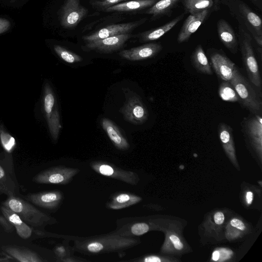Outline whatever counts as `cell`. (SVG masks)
<instances>
[{"mask_svg": "<svg viewBox=\"0 0 262 262\" xmlns=\"http://www.w3.org/2000/svg\"><path fill=\"white\" fill-rule=\"evenodd\" d=\"M74 251L87 255L120 253L140 243L137 237L125 236L112 232L88 237L72 236Z\"/></svg>", "mask_w": 262, "mask_h": 262, "instance_id": "obj_1", "label": "cell"}, {"mask_svg": "<svg viewBox=\"0 0 262 262\" xmlns=\"http://www.w3.org/2000/svg\"><path fill=\"white\" fill-rule=\"evenodd\" d=\"M77 168L59 165L45 169L36 175L33 181L39 184L67 185L79 172Z\"/></svg>", "mask_w": 262, "mask_h": 262, "instance_id": "obj_6", "label": "cell"}, {"mask_svg": "<svg viewBox=\"0 0 262 262\" xmlns=\"http://www.w3.org/2000/svg\"><path fill=\"white\" fill-rule=\"evenodd\" d=\"M180 0H160L156 2L146 12L153 17L167 15Z\"/></svg>", "mask_w": 262, "mask_h": 262, "instance_id": "obj_28", "label": "cell"}, {"mask_svg": "<svg viewBox=\"0 0 262 262\" xmlns=\"http://www.w3.org/2000/svg\"><path fill=\"white\" fill-rule=\"evenodd\" d=\"M170 239L174 245V247L177 250H181L183 248V245L178 237L174 235H171L169 237Z\"/></svg>", "mask_w": 262, "mask_h": 262, "instance_id": "obj_36", "label": "cell"}, {"mask_svg": "<svg viewBox=\"0 0 262 262\" xmlns=\"http://www.w3.org/2000/svg\"><path fill=\"white\" fill-rule=\"evenodd\" d=\"M185 10L190 14H196L209 10L213 5L212 0H183Z\"/></svg>", "mask_w": 262, "mask_h": 262, "instance_id": "obj_29", "label": "cell"}, {"mask_svg": "<svg viewBox=\"0 0 262 262\" xmlns=\"http://www.w3.org/2000/svg\"><path fill=\"white\" fill-rule=\"evenodd\" d=\"M253 194L251 191H248L246 193V200L248 204H251L253 201Z\"/></svg>", "mask_w": 262, "mask_h": 262, "instance_id": "obj_39", "label": "cell"}, {"mask_svg": "<svg viewBox=\"0 0 262 262\" xmlns=\"http://www.w3.org/2000/svg\"><path fill=\"white\" fill-rule=\"evenodd\" d=\"M70 241L69 239H64L62 243L55 247L53 252L56 257V261L66 262L68 258L74 256L75 251L73 247L69 244Z\"/></svg>", "mask_w": 262, "mask_h": 262, "instance_id": "obj_31", "label": "cell"}, {"mask_svg": "<svg viewBox=\"0 0 262 262\" xmlns=\"http://www.w3.org/2000/svg\"><path fill=\"white\" fill-rule=\"evenodd\" d=\"M146 20L147 18H143L133 22L113 24L104 27L89 35L84 36L82 38L84 41L88 43L109 37L129 33Z\"/></svg>", "mask_w": 262, "mask_h": 262, "instance_id": "obj_12", "label": "cell"}, {"mask_svg": "<svg viewBox=\"0 0 262 262\" xmlns=\"http://www.w3.org/2000/svg\"><path fill=\"white\" fill-rule=\"evenodd\" d=\"M132 36L130 33L122 34L88 42L83 50L100 53H111L120 49Z\"/></svg>", "mask_w": 262, "mask_h": 262, "instance_id": "obj_14", "label": "cell"}, {"mask_svg": "<svg viewBox=\"0 0 262 262\" xmlns=\"http://www.w3.org/2000/svg\"><path fill=\"white\" fill-rule=\"evenodd\" d=\"M218 94L221 99L224 101H239V97L230 81L221 80L219 86Z\"/></svg>", "mask_w": 262, "mask_h": 262, "instance_id": "obj_30", "label": "cell"}, {"mask_svg": "<svg viewBox=\"0 0 262 262\" xmlns=\"http://www.w3.org/2000/svg\"><path fill=\"white\" fill-rule=\"evenodd\" d=\"M6 252L17 261L21 262L47 261L35 252L19 247H8L5 249Z\"/></svg>", "mask_w": 262, "mask_h": 262, "instance_id": "obj_25", "label": "cell"}, {"mask_svg": "<svg viewBox=\"0 0 262 262\" xmlns=\"http://www.w3.org/2000/svg\"><path fill=\"white\" fill-rule=\"evenodd\" d=\"M217 31L224 46L232 54H236L238 47V40L233 29L226 20L222 18L219 20Z\"/></svg>", "mask_w": 262, "mask_h": 262, "instance_id": "obj_19", "label": "cell"}, {"mask_svg": "<svg viewBox=\"0 0 262 262\" xmlns=\"http://www.w3.org/2000/svg\"><path fill=\"white\" fill-rule=\"evenodd\" d=\"M53 49L56 54L66 62L74 63L81 62L82 60L80 56L69 51L61 46L55 45Z\"/></svg>", "mask_w": 262, "mask_h": 262, "instance_id": "obj_32", "label": "cell"}, {"mask_svg": "<svg viewBox=\"0 0 262 262\" xmlns=\"http://www.w3.org/2000/svg\"><path fill=\"white\" fill-rule=\"evenodd\" d=\"M18 193V183L12 158H0V195L4 194L8 196H17Z\"/></svg>", "mask_w": 262, "mask_h": 262, "instance_id": "obj_10", "label": "cell"}, {"mask_svg": "<svg viewBox=\"0 0 262 262\" xmlns=\"http://www.w3.org/2000/svg\"><path fill=\"white\" fill-rule=\"evenodd\" d=\"M213 69L217 77L223 81H230L236 67L235 64L224 53L215 52L210 55Z\"/></svg>", "mask_w": 262, "mask_h": 262, "instance_id": "obj_17", "label": "cell"}, {"mask_svg": "<svg viewBox=\"0 0 262 262\" xmlns=\"http://www.w3.org/2000/svg\"><path fill=\"white\" fill-rule=\"evenodd\" d=\"M101 126L113 145L118 149L127 150L130 145L118 127L110 119L103 118Z\"/></svg>", "mask_w": 262, "mask_h": 262, "instance_id": "obj_21", "label": "cell"}, {"mask_svg": "<svg viewBox=\"0 0 262 262\" xmlns=\"http://www.w3.org/2000/svg\"><path fill=\"white\" fill-rule=\"evenodd\" d=\"M209 10H205L196 14H190L184 21L179 33L177 41L181 43L187 41L205 20Z\"/></svg>", "mask_w": 262, "mask_h": 262, "instance_id": "obj_18", "label": "cell"}, {"mask_svg": "<svg viewBox=\"0 0 262 262\" xmlns=\"http://www.w3.org/2000/svg\"><path fill=\"white\" fill-rule=\"evenodd\" d=\"M142 200L141 197L128 192L115 193L106 203V207L112 210H120L134 205Z\"/></svg>", "mask_w": 262, "mask_h": 262, "instance_id": "obj_20", "label": "cell"}, {"mask_svg": "<svg viewBox=\"0 0 262 262\" xmlns=\"http://www.w3.org/2000/svg\"><path fill=\"white\" fill-rule=\"evenodd\" d=\"M191 61L193 67L200 73L212 75L213 72L208 59L201 45H198L191 56Z\"/></svg>", "mask_w": 262, "mask_h": 262, "instance_id": "obj_26", "label": "cell"}, {"mask_svg": "<svg viewBox=\"0 0 262 262\" xmlns=\"http://www.w3.org/2000/svg\"><path fill=\"white\" fill-rule=\"evenodd\" d=\"M11 2H15L16 1H25V0H9Z\"/></svg>", "mask_w": 262, "mask_h": 262, "instance_id": "obj_41", "label": "cell"}, {"mask_svg": "<svg viewBox=\"0 0 262 262\" xmlns=\"http://www.w3.org/2000/svg\"><path fill=\"white\" fill-rule=\"evenodd\" d=\"M25 198L37 206L51 210L57 209L64 199L62 192L59 190L31 193Z\"/></svg>", "mask_w": 262, "mask_h": 262, "instance_id": "obj_15", "label": "cell"}, {"mask_svg": "<svg viewBox=\"0 0 262 262\" xmlns=\"http://www.w3.org/2000/svg\"><path fill=\"white\" fill-rule=\"evenodd\" d=\"M0 142L7 152H11L16 146L15 138L7 133L3 126H0Z\"/></svg>", "mask_w": 262, "mask_h": 262, "instance_id": "obj_33", "label": "cell"}, {"mask_svg": "<svg viewBox=\"0 0 262 262\" xmlns=\"http://www.w3.org/2000/svg\"><path fill=\"white\" fill-rule=\"evenodd\" d=\"M159 43H149L129 49L120 51L119 55L124 59L130 61H139L152 58L162 50Z\"/></svg>", "mask_w": 262, "mask_h": 262, "instance_id": "obj_16", "label": "cell"}, {"mask_svg": "<svg viewBox=\"0 0 262 262\" xmlns=\"http://www.w3.org/2000/svg\"><path fill=\"white\" fill-rule=\"evenodd\" d=\"M43 110L49 130L52 139L56 141L61 128L56 99L53 90L48 83L43 89Z\"/></svg>", "mask_w": 262, "mask_h": 262, "instance_id": "obj_7", "label": "cell"}, {"mask_svg": "<svg viewBox=\"0 0 262 262\" xmlns=\"http://www.w3.org/2000/svg\"><path fill=\"white\" fill-rule=\"evenodd\" d=\"M0 225L7 232H11L15 229L13 225L3 214H0Z\"/></svg>", "mask_w": 262, "mask_h": 262, "instance_id": "obj_34", "label": "cell"}, {"mask_svg": "<svg viewBox=\"0 0 262 262\" xmlns=\"http://www.w3.org/2000/svg\"><path fill=\"white\" fill-rule=\"evenodd\" d=\"M217 134L221 143L225 151L229 156H234V134L233 128L230 125L220 122L217 126Z\"/></svg>", "mask_w": 262, "mask_h": 262, "instance_id": "obj_27", "label": "cell"}, {"mask_svg": "<svg viewBox=\"0 0 262 262\" xmlns=\"http://www.w3.org/2000/svg\"><path fill=\"white\" fill-rule=\"evenodd\" d=\"M0 209L2 213L13 225L20 237L23 239H28L30 237L33 229L24 222L17 213L3 205L1 206Z\"/></svg>", "mask_w": 262, "mask_h": 262, "instance_id": "obj_22", "label": "cell"}, {"mask_svg": "<svg viewBox=\"0 0 262 262\" xmlns=\"http://www.w3.org/2000/svg\"><path fill=\"white\" fill-rule=\"evenodd\" d=\"M237 40L248 79L261 95V78L252 45V38L249 33L239 24Z\"/></svg>", "mask_w": 262, "mask_h": 262, "instance_id": "obj_4", "label": "cell"}, {"mask_svg": "<svg viewBox=\"0 0 262 262\" xmlns=\"http://www.w3.org/2000/svg\"><path fill=\"white\" fill-rule=\"evenodd\" d=\"M230 82L239 97V104L251 114L262 115L261 95L237 66Z\"/></svg>", "mask_w": 262, "mask_h": 262, "instance_id": "obj_3", "label": "cell"}, {"mask_svg": "<svg viewBox=\"0 0 262 262\" xmlns=\"http://www.w3.org/2000/svg\"><path fill=\"white\" fill-rule=\"evenodd\" d=\"M88 12V10L81 5L80 0H64L59 13L60 23L64 28H74Z\"/></svg>", "mask_w": 262, "mask_h": 262, "instance_id": "obj_9", "label": "cell"}, {"mask_svg": "<svg viewBox=\"0 0 262 262\" xmlns=\"http://www.w3.org/2000/svg\"><path fill=\"white\" fill-rule=\"evenodd\" d=\"M120 111L125 121L136 125L145 123L148 118L146 107L141 98L136 95L126 98Z\"/></svg>", "mask_w": 262, "mask_h": 262, "instance_id": "obj_11", "label": "cell"}, {"mask_svg": "<svg viewBox=\"0 0 262 262\" xmlns=\"http://www.w3.org/2000/svg\"><path fill=\"white\" fill-rule=\"evenodd\" d=\"M3 205L17 213L28 225L38 230H45L46 226L57 222L54 217L42 212L17 196H8Z\"/></svg>", "mask_w": 262, "mask_h": 262, "instance_id": "obj_2", "label": "cell"}, {"mask_svg": "<svg viewBox=\"0 0 262 262\" xmlns=\"http://www.w3.org/2000/svg\"><path fill=\"white\" fill-rule=\"evenodd\" d=\"M126 1H127V0H121V2Z\"/></svg>", "mask_w": 262, "mask_h": 262, "instance_id": "obj_43", "label": "cell"}, {"mask_svg": "<svg viewBox=\"0 0 262 262\" xmlns=\"http://www.w3.org/2000/svg\"><path fill=\"white\" fill-rule=\"evenodd\" d=\"M90 165L96 172L126 184L135 186L139 181L138 175L134 171L124 170L113 164L103 161H95Z\"/></svg>", "mask_w": 262, "mask_h": 262, "instance_id": "obj_8", "label": "cell"}, {"mask_svg": "<svg viewBox=\"0 0 262 262\" xmlns=\"http://www.w3.org/2000/svg\"><path fill=\"white\" fill-rule=\"evenodd\" d=\"M231 225L241 230H244L246 227L242 221L237 219H233L230 222Z\"/></svg>", "mask_w": 262, "mask_h": 262, "instance_id": "obj_37", "label": "cell"}, {"mask_svg": "<svg viewBox=\"0 0 262 262\" xmlns=\"http://www.w3.org/2000/svg\"><path fill=\"white\" fill-rule=\"evenodd\" d=\"M262 115L250 114L241 122L242 132L246 140L258 151L262 145Z\"/></svg>", "mask_w": 262, "mask_h": 262, "instance_id": "obj_13", "label": "cell"}, {"mask_svg": "<svg viewBox=\"0 0 262 262\" xmlns=\"http://www.w3.org/2000/svg\"><path fill=\"white\" fill-rule=\"evenodd\" d=\"M184 15L185 13H182L160 27L140 33L138 36L143 42L157 40L172 29L183 19Z\"/></svg>", "mask_w": 262, "mask_h": 262, "instance_id": "obj_23", "label": "cell"}, {"mask_svg": "<svg viewBox=\"0 0 262 262\" xmlns=\"http://www.w3.org/2000/svg\"><path fill=\"white\" fill-rule=\"evenodd\" d=\"M231 2L237 7L236 14L234 16H239L243 20L242 26H245L248 32L251 35L257 44L261 48L262 46V23L260 17L254 12L245 3L240 0H232Z\"/></svg>", "mask_w": 262, "mask_h": 262, "instance_id": "obj_5", "label": "cell"}, {"mask_svg": "<svg viewBox=\"0 0 262 262\" xmlns=\"http://www.w3.org/2000/svg\"><path fill=\"white\" fill-rule=\"evenodd\" d=\"M157 0H134L114 5L105 10L106 12H132L150 7Z\"/></svg>", "mask_w": 262, "mask_h": 262, "instance_id": "obj_24", "label": "cell"}, {"mask_svg": "<svg viewBox=\"0 0 262 262\" xmlns=\"http://www.w3.org/2000/svg\"><path fill=\"white\" fill-rule=\"evenodd\" d=\"M214 1L216 2V3H217L219 1V0H214Z\"/></svg>", "mask_w": 262, "mask_h": 262, "instance_id": "obj_42", "label": "cell"}, {"mask_svg": "<svg viewBox=\"0 0 262 262\" xmlns=\"http://www.w3.org/2000/svg\"><path fill=\"white\" fill-rule=\"evenodd\" d=\"M220 257V252L219 251H214L212 253V259L214 261H217Z\"/></svg>", "mask_w": 262, "mask_h": 262, "instance_id": "obj_40", "label": "cell"}, {"mask_svg": "<svg viewBox=\"0 0 262 262\" xmlns=\"http://www.w3.org/2000/svg\"><path fill=\"white\" fill-rule=\"evenodd\" d=\"M214 222L216 224L221 225L224 221V214L221 212H217L215 213L214 215Z\"/></svg>", "mask_w": 262, "mask_h": 262, "instance_id": "obj_38", "label": "cell"}, {"mask_svg": "<svg viewBox=\"0 0 262 262\" xmlns=\"http://www.w3.org/2000/svg\"><path fill=\"white\" fill-rule=\"evenodd\" d=\"M11 27V23L9 20L0 17V34L7 32Z\"/></svg>", "mask_w": 262, "mask_h": 262, "instance_id": "obj_35", "label": "cell"}]
</instances>
